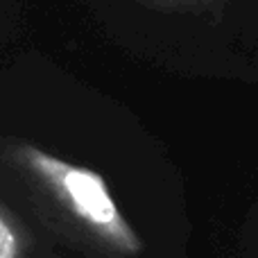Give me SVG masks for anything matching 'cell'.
<instances>
[{"label": "cell", "instance_id": "cell-1", "mask_svg": "<svg viewBox=\"0 0 258 258\" xmlns=\"http://www.w3.org/2000/svg\"><path fill=\"white\" fill-rule=\"evenodd\" d=\"M5 159L36 211L73 245L100 258H138L143 238L116 204L100 172L63 161L32 143H12Z\"/></svg>", "mask_w": 258, "mask_h": 258}, {"label": "cell", "instance_id": "cell-2", "mask_svg": "<svg viewBox=\"0 0 258 258\" xmlns=\"http://www.w3.org/2000/svg\"><path fill=\"white\" fill-rule=\"evenodd\" d=\"M30 249L27 229L7 206L0 204V258H27Z\"/></svg>", "mask_w": 258, "mask_h": 258}, {"label": "cell", "instance_id": "cell-3", "mask_svg": "<svg viewBox=\"0 0 258 258\" xmlns=\"http://www.w3.org/2000/svg\"><path fill=\"white\" fill-rule=\"evenodd\" d=\"M141 7L172 16H220L229 0H134Z\"/></svg>", "mask_w": 258, "mask_h": 258}]
</instances>
